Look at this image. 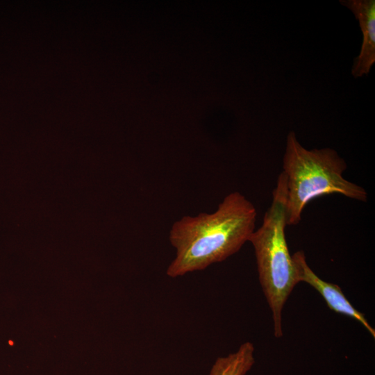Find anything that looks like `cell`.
I'll use <instances>...</instances> for the list:
<instances>
[{
    "label": "cell",
    "mask_w": 375,
    "mask_h": 375,
    "mask_svg": "<svg viewBox=\"0 0 375 375\" xmlns=\"http://www.w3.org/2000/svg\"><path fill=\"white\" fill-rule=\"evenodd\" d=\"M257 212L239 192L226 195L212 213L183 216L169 231L175 258L166 274L176 278L205 269L237 253L255 230Z\"/></svg>",
    "instance_id": "1"
},
{
    "label": "cell",
    "mask_w": 375,
    "mask_h": 375,
    "mask_svg": "<svg viewBox=\"0 0 375 375\" xmlns=\"http://www.w3.org/2000/svg\"><path fill=\"white\" fill-rule=\"evenodd\" d=\"M345 160L329 147L308 150L291 131L286 139L283 171L286 179L288 226H295L312 200L330 194H339L359 201H367L361 186L345 179Z\"/></svg>",
    "instance_id": "2"
},
{
    "label": "cell",
    "mask_w": 375,
    "mask_h": 375,
    "mask_svg": "<svg viewBox=\"0 0 375 375\" xmlns=\"http://www.w3.org/2000/svg\"><path fill=\"white\" fill-rule=\"evenodd\" d=\"M286 201V179L281 172L262 224L249 239L253 247L260 284L272 314L274 334L277 338L283 335V308L299 283L285 238Z\"/></svg>",
    "instance_id": "3"
},
{
    "label": "cell",
    "mask_w": 375,
    "mask_h": 375,
    "mask_svg": "<svg viewBox=\"0 0 375 375\" xmlns=\"http://www.w3.org/2000/svg\"><path fill=\"white\" fill-rule=\"evenodd\" d=\"M292 258L299 283L305 282L312 286L321 294L330 309L356 319L375 338V330L368 323L365 315L351 305L338 285L324 281L315 274L308 266L303 251L295 252Z\"/></svg>",
    "instance_id": "4"
},
{
    "label": "cell",
    "mask_w": 375,
    "mask_h": 375,
    "mask_svg": "<svg viewBox=\"0 0 375 375\" xmlns=\"http://www.w3.org/2000/svg\"><path fill=\"white\" fill-rule=\"evenodd\" d=\"M358 21L362 34L360 53L355 58L351 68L354 78L367 76L375 62V1L340 0Z\"/></svg>",
    "instance_id": "5"
},
{
    "label": "cell",
    "mask_w": 375,
    "mask_h": 375,
    "mask_svg": "<svg viewBox=\"0 0 375 375\" xmlns=\"http://www.w3.org/2000/svg\"><path fill=\"white\" fill-rule=\"evenodd\" d=\"M253 351L252 343L242 344L235 353L218 358L209 375H245L254 363Z\"/></svg>",
    "instance_id": "6"
}]
</instances>
